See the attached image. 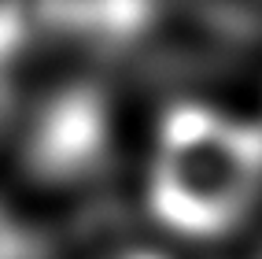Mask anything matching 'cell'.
I'll return each mask as SVG.
<instances>
[{"label": "cell", "instance_id": "cell-1", "mask_svg": "<svg viewBox=\"0 0 262 259\" xmlns=\"http://www.w3.org/2000/svg\"><path fill=\"white\" fill-rule=\"evenodd\" d=\"M148 218L178 245H225L262 215V118L173 104L141 155Z\"/></svg>", "mask_w": 262, "mask_h": 259}, {"label": "cell", "instance_id": "cell-2", "mask_svg": "<svg viewBox=\"0 0 262 259\" xmlns=\"http://www.w3.org/2000/svg\"><path fill=\"white\" fill-rule=\"evenodd\" d=\"M59 115L48 108V100L30 104V115L19 130V163L23 170L48 189H85L93 185L115 160V108L100 89L89 85H74V89H59Z\"/></svg>", "mask_w": 262, "mask_h": 259}, {"label": "cell", "instance_id": "cell-3", "mask_svg": "<svg viewBox=\"0 0 262 259\" xmlns=\"http://www.w3.org/2000/svg\"><path fill=\"white\" fill-rule=\"evenodd\" d=\"M0 259H48L45 233L23 207L0 193Z\"/></svg>", "mask_w": 262, "mask_h": 259}]
</instances>
